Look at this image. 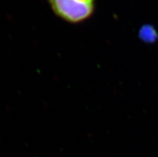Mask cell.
Listing matches in <instances>:
<instances>
[{"mask_svg":"<svg viewBox=\"0 0 158 157\" xmlns=\"http://www.w3.org/2000/svg\"><path fill=\"white\" fill-rule=\"evenodd\" d=\"M55 14L70 23L84 22L93 14L95 0H49Z\"/></svg>","mask_w":158,"mask_h":157,"instance_id":"cell-1","label":"cell"}]
</instances>
